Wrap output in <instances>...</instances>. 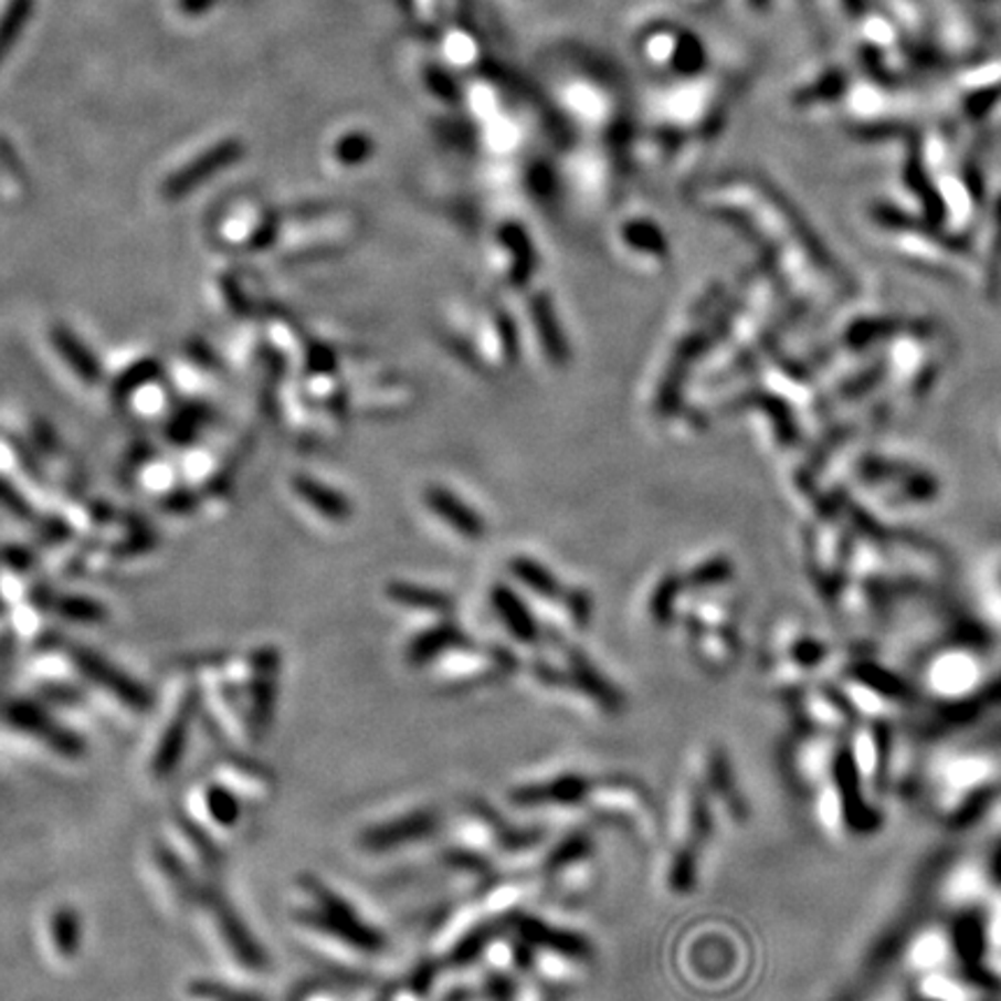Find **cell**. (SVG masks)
I'll use <instances>...</instances> for the list:
<instances>
[{"label": "cell", "instance_id": "obj_8", "mask_svg": "<svg viewBox=\"0 0 1001 1001\" xmlns=\"http://www.w3.org/2000/svg\"><path fill=\"white\" fill-rule=\"evenodd\" d=\"M236 158H240V145H234V141H225V145L213 147L211 151L202 154L200 158L186 165L181 172L167 179L165 188H162V196L167 200H179V198L188 196L190 190H196L202 181H207L209 177L223 170L225 165H230Z\"/></svg>", "mask_w": 1001, "mask_h": 1001}, {"label": "cell", "instance_id": "obj_4", "mask_svg": "<svg viewBox=\"0 0 1001 1001\" xmlns=\"http://www.w3.org/2000/svg\"><path fill=\"white\" fill-rule=\"evenodd\" d=\"M441 828V814L434 807H420L399 819L369 825L360 834V846L369 853H386L394 849L411 846L432 837Z\"/></svg>", "mask_w": 1001, "mask_h": 1001}, {"label": "cell", "instance_id": "obj_2", "mask_svg": "<svg viewBox=\"0 0 1001 1001\" xmlns=\"http://www.w3.org/2000/svg\"><path fill=\"white\" fill-rule=\"evenodd\" d=\"M534 677L547 688L566 691L593 703L603 714H619L626 707V698L582 652L573 647L559 650L557 658H538Z\"/></svg>", "mask_w": 1001, "mask_h": 1001}, {"label": "cell", "instance_id": "obj_20", "mask_svg": "<svg viewBox=\"0 0 1001 1001\" xmlns=\"http://www.w3.org/2000/svg\"><path fill=\"white\" fill-rule=\"evenodd\" d=\"M63 614L73 617V619H86V622H93V619H101L103 610L84 599H67L63 601Z\"/></svg>", "mask_w": 1001, "mask_h": 1001}, {"label": "cell", "instance_id": "obj_3", "mask_svg": "<svg viewBox=\"0 0 1001 1001\" xmlns=\"http://www.w3.org/2000/svg\"><path fill=\"white\" fill-rule=\"evenodd\" d=\"M584 804H589L601 819L640 832V837H654L656 812L652 795L645 786L631 777H593V786Z\"/></svg>", "mask_w": 1001, "mask_h": 1001}, {"label": "cell", "instance_id": "obj_6", "mask_svg": "<svg viewBox=\"0 0 1001 1001\" xmlns=\"http://www.w3.org/2000/svg\"><path fill=\"white\" fill-rule=\"evenodd\" d=\"M517 658L506 652L504 647H489L481 654H471L464 647V654L452 656V667L450 671H441L443 682L452 686H466V684H485V682H496L504 679L510 673H515Z\"/></svg>", "mask_w": 1001, "mask_h": 1001}, {"label": "cell", "instance_id": "obj_12", "mask_svg": "<svg viewBox=\"0 0 1001 1001\" xmlns=\"http://www.w3.org/2000/svg\"><path fill=\"white\" fill-rule=\"evenodd\" d=\"M73 656L77 658V663L82 665V671H84L91 679L101 682L103 686H107L109 691H114V694H116L118 698H124L126 703H130V705H135V707H145V703H147V694H145V691L137 688L133 682H128L122 673L112 671V667H109L103 658H98L95 654H88V652H82V650L75 652Z\"/></svg>", "mask_w": 1001, "mask_h": 1001}, {"label": "cell", "instance_id": "obj_14", "mask_svg": "<svg viewBox=\"0 0 1001 1001\" xmlns=\"http://www.w3.org/2000/svg\"><path fill=\"white\" fill-rule=\"evenodd\" d=\"M295 489L304 496V500L308 506H314L320 515L325 517H331V519H344L350 515V506H348V500L339 494V492H334L325 485H320L318 481H312V478H295Z\"/></svg>", "mask_w": 1001, "mask_h": 1001}, {"label": "cell", "instance_id": "obj_11", "mask_svg": "<svg viewBox=\"0 0 1001 1001\" xmlns=\"http://www.w3.org/2000/svg\"><path fill=\"white\" fill-rule=\"evenodd\" d=\"M492 599H494V608H496L498 617L504 619L506 629L519 642H524V645H534V642L538 640V624L531 617L529 608L524 605L508 587H496Z\"/></svg>", "mask_w": 1001, "mask_h": 1001}, {"label": "cell", "instance_id": "obj_1", "mask_svg": "<svg viewBox=\"0 0 1001 1001\" xmlns=\"http://www.w3.org/2000/svg\"><path fill=\"white\" fill-rule=\"evenodd\" d=\"M304 888L312 897V907L302 916L308 929L350 950L357 960H373L386 952L388 939L383 932L367 923L346 897L327 888L318 878H306Z\"/></svg>", "mask_w": 1001, "mask_h": 1001}, {"label": "cell", "instance_id": "obj_15", "mask_svg": "<svg viewBox=\"0 0 1001 1001\" xmlns=\"http://www.w3.org/2000/svg\"><path fill=\"white\" fill-rule=\"evenodd\" d=\"M388 596L399 605L415 608V610H426V612H436V614H447L452 608V601L445 593L418 587V584H407V582H394L388 589Z\"/></svg>", "mask_w": 1001, "mask_h": 1001}, {"label": "cell", "instance_id": "obj_17", "mask_svg": "<svg viewBox=\"0 0 1001 1001\" xmlns=\"http://www.w3.org/2000/svg\"><path fill=\"white\" fill-rule=\"evenodd\" d=\"M27 14H29V0H14L3 23H0V54H3L12 44V35L17 33V29H21V23H23V19H27Z\"/></svg>", "mask_w": 1001, "mask_h": 1001}, {"label": "cell", "instance_id": "obj_16", "mask_svg": "<svg viewBox=\"0 0 1001 1001\" xmlns=\"http://www.w3.org/2000/svg\"><path fill=\"white\" fill-rule=\"evenodd\" d=\"M513 573L519 582H524L531 591L542 596V599H557V596H561V584L555 580L550 570L542 568L540 563H536L531 559L513 561Z\"/></svg>", "mask_w": 1001, "mask_h": 1001}, {"label": "cell", "instance_id": "obj_7", "mask_svg": "<svg viewBox=\"0 0 1001 1001\" xmlns=\"http://www.w3.org/2000/svg\"><path fill=\"white\" fill-rule=\"evenodd\" d=\"M596 844L591 834L584 830L570 832L566 837L545 855L542 874L552 878L555 884H566L568 888H576V874L587 870L593 863Z\"/></svg>", "mask_w": 1001, "mask_h": 1001}, {"label": "cell", "instance_id": "obj_5", "mask_svg": "<svg viewBox=\"0 0 1001 1001\" xmlns=\"http://www.w3.org/2000/svg\"><path fill=\"white\" fill-rule=\"evenodd\" d=\"M591 786L593 777L566 772L545 781L521 783L510 793V800L519 807H576L587 802Z\"/></svg>", "mask_w": 1001, "mask_h": 1001}, {"label": "cell", "instance_id": "obj_13", "mask_svg": "<svg viewBox=\"0 0 1001 1001\" xmlns=\"http://www.w3.org/2000/svg\"><path fill=\"white\" fill-rule=\"evenodd\" d=\"M52 341L59 348L63 360L75 369V373L84 380V383H101L103 369L98 360L88 352V348L75 337L73 331H67L65 327H54L52 329Z\"/></svg>", "mask_w": 1001, "mask_h": 1001}, {"label": "cell", "instance_id": "obj_21", "mask_svg": "<svg viewBox=\"0 0 1001 1001\" xmlns=\"http://www.w3.org/2000/svg\"><path fill=\"white\" fill-rule=\"evenodd\" d=\"M0 504L10 506L17 513H27L29 510L27 506H23V498L6 481H0Z\"/></svg>", "mask_w": 1001, "mask_h": 1001}, {"label": "cell", "instance_id": "obj_9", "mask_svg": "<svg viewBox=\"0 0 1001 1001\" xmlns=\"http://www.w3.org/2000/svg\"><path fill=\"white\" fill-rule=\"evenodd\" d=\"M466 647V635L455 624H441L432 631H424L411 640L407 650V661L411 665H424L432 661L445 658V654Z\"/></svg>", "mask_w": 1001, "mask_h": 1001}, {"label": "cell", "instance_id": "obj_19", "mask_svg": "<svg viewBox=\"0 0 1001 1001\" xmlns=\"http://www.w3.org/2000/svg\"><path fill=\"white\" fill-rule=\"evenodd\" d=\"M566 605H568V612L570 617H573V622L584 626L589 622V617H591V601H589V596L584 591H573V593H568L566 596Z\"/></svg>", "mask_w": 1001, "mask_h": 1001}, {"label": "cell", "instance_id": "obj_10", "mask_svg": "<svg viewBox=\"0 0 1001 1001\" xmlns=\"http://www.w3.org/2000/svg\"><path fill=\"white\" fill-rule=\"evenodd\" d=\"M426 504L432 506V510L436 515H441L452 529L468 536V538H478L485 534V524L483 519L475 515L466 504H462V500L455 496V494H450L447 489H441V487H432L426 492Z\"/></svg>", "mask_w": 1001, "mask_h": 1001}, {"label": "cell", "instance_id": "obj_18", "mask_svg": "<svg viewBox=\"0 0 1001 1001\" xmlns=\"http://www.w3.org/2000/svg\"><path fill=\"white\" fill-rule=\"evenodd\" d=\"M536 323H538L542 329H547V331H555V318H552L550 312H547V306H538V308H536ZM545 348L550 350V355L557 357V360H561V357L566 355L563 341H561V337H559V329H557V334H547Z\"/></svg>", "mask_w": 1001, "mask_h": 1001}]
</instances>
